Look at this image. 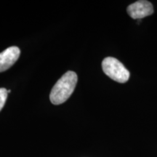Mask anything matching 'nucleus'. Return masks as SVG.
<instances>
[{
	"mask_svg": "<svg viewBox=\"0 0 157 157\" xmlns=\"http://www.w3.org/2000/svg\"><path fill=\"white\" fill-rule=\"evenodd\" d=\"M7 93H11V90H7Z\"/></svg>",
	"mask_w": 157,
	"mask_h": 157,
	"instance_id": "obj_6",
	"label": "nucleus"
},
{
	"mask_svg": "<svg viewBox=\"0 0 157 157\" xmlns=\"http://www.w3.org/2000/svg\"><path fill=\"white\" fill-rule=\"evenodd\" d=\"M78 76L74 71H67L62 76L54 87L50 95L51 103L54 105H60L66 102L74 93Z\"/></svg>",
	"mask_w": 157,
	"mask_h": 157,
	"instance_id": "obj_1",
	"label": "nucleus"
},
{
	"mask_svg": "<svg viewBox=\"0 0 157 157\" xmlns=\"http://www.w3.org/2000/svg\"><path fill=\"white\" fill-rule=\"evenodd\" d=\"M102 68L109 77L119 83H125L129 80L130 75L129 71L117 58L113 57L104 58L102 62Z\"/></svg>",
	"mask_w": 157,
	"mask_h": 157,
	"instance_id": "obj_2",
	"label": "nucleus"
},
{
	"mask_svg": "<svg viewBox=\"0 0 157 157\" xmlns=\"http://www.w3.org/2000/svg\"><path fill=\"white\" fill-rule=\"evenodd\" d=\"M21 50L17 47L8 48L0 53V72L9 69L18 60Z\"/></svg>",
	"mask_w": 157,
	"mask_h": 157,
	"instance_id": "obj_4",
	"label": "nucleus"
},
{
	"mask_svg": "<svg viewBox=\"0 0 157 157\" xmlns=\"http://www.w3.org/2000/svg\"><path fill=\"white\" fill-rule=\"evenodd\" d=\"M127 12L133 19H141L149 16L154 13L152 4L146 0H140L131 4L127 7Z\"/></svg>",
	"mask_w": 157,
	"mask_h": 157,
	"instance_id": "obj_3",
	"label": "nucleus"
},
{
	"mask_svg": "<svg viewBox=\"0 0 157 157\" xmlns=\"http://www.w3.org/2000/svg\"><path fill=\"white\" fill-rule=\"evenodd\" d=\"M7 95H8L7 90H6L5 88H0V111L5 105V102L7 101Z\"/></svg>",
	"mask_w": 157,
	"mask_h": 157,
	"instance_id": "obj_5",
	"label": "nucleus"
}]
</instances>
